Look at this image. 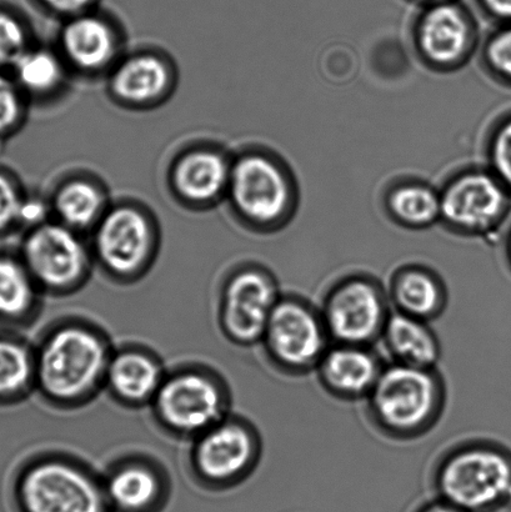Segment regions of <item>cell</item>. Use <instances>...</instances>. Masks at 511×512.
Masks as SVG:
<instances>
[{
	"mask_svg": "<svg viewBox=\"0 0 511 512\" xmlns=\"http://www.w3.org/2000/svg\"><path fill=\"white\" fill-rule=\"evenodd\" d=\"M114 349L92 321H55L34 346L35 391L55 410L85 408L105 389Z\"/></svg>",
	"mask_w": 511,
	"mask_h": 512,
	"instance_id": "1",
	"label": "cell"
},
{
	"mask_svg": "<svg viewBox=\"0 0 511 512\" xmlns=\"http://www.w3.org/2000/svg\"><path fill=\"white\" fill-rule=\"evenodd\" d=\"M370 423L397 441L423 438L438 425L447 405V385L438 368L385 364L367 400Z\"/></svg>",
	"mask_w": 511,
	"mask_h": 512,
	"instance_id": "2",
	"label": "cell"
},
{
	"mask_svg": "<svg viewBox=\"0 0 511 512\" xmlns=\"http://www.w3.org/2000/svg\"><path fill=\"white\" fill-rule=\"evenodd\" d=\"M437 498L467 512L511 509V453L488 440H469L445 451L433 470Z\"/></svg>",
	"mask_w": 511,
	"mask_h": 512,
	"instance_id": "3",
	"label": "cell"
},
{
	"mask_svg": "<svg viewBox=\"0 0 511 512\" xmlns=\"http://www.w3.org/2000/svg\"><path fill=\"white\" fill-rule=\"evenodd\" d=\"M13 500L17 512H112L103 475L58 451L35 455L22 466Z\"/></svg>",
	"mask_w": 511,
	"mask_h": 512,
	"instance_id": "4",
	"label": "cell"
},
{
	"mask_svg": "<svg viewBox=\"0 0 511 512\" xmlns=\"http://www.w3.org/2000/svg\"><path fill=\"white\" fill-rule=\"evenodd\" d=\"M230 406L232 396L222 376L190 364L168 371L149 409L164 433L192 441L232 414Z\"/></svg>",
	"mask_w": 511,
	"mask_h": 512,
	"instance_id": "5",
	"label": "cell"
},
{
	"mask_svg": "<svg viewBox=\"0 0 511 512\" xmlns=\"http://www.w3.org/2000/svg\"><path fill=\"white\" fill-rule=\"evenodd\" d=\"M332 344L319 306L284 293L260 341L268 363L294 378L313 373Z\"/></svg>",
	"mask_w": 511,
	"mask_h": 512,
	"instance_id": "6",
	"label": "cell"
},
{
	"mask_svg": "<svg viewBox=\"0 0 511 512\" xmlns=\"http://www.w3.org/2000/svg\"><path fill=\"white\" fill-rule=\"evenodd\" d=\"M262 454L258 429L242 416L230 414L190 441L189 470L202 488L225 491L249 479Z\"/></svg>",
	"mask_w": 511,
	"mask_h": 512,
	"instance_id": "7",
	"label": "cell"
},
{
	"mask_svg": "<svg viewBox=\"0 0 511 512\" xmlns=\"http://www.w3.org/2000/svg\"><path fill=\"white\" fill-rule=\"evenodd\" d=\"M158 232L145 210L134 204L109 208L94 228V263L120 285L138 283L158 254Z\"/></svg>",
	"mask_w": 511,
	"mask_h": 512,
	"instance_id": "8",
	"label": "cell"
},
{
	"mask_svg": "<svg viewBox=\"0 0 511 512\" xmlns=\"http://www.w3.org/2000/svg\"><path fill=\"white\" fill-rule=\"evenodd\" d=\"M20 259L44 296L53 298L79 293L95 265L92 250L80 234L57 220L30 229Z\"/></svg>",
	"mask_w": 511,
	"mask_h": 512,
	"instance_id": "9",
	"label": "cell"
},
{
	"mask_svg": "<svg viewBox=\"0 0 511 512\" xmlns=\"http://www.w3.org/2000/svg\"><path fill=\"white\" fill-rule=\"evenodd\" d=\"M330 339L373 346L393 313L388 291L374 276L349 274L329 286L319 305Z\"/></svg>",
	"mask_w": 511,
	"mask_h": 512,
	"instance_id": "10",
	"label": "cell"
},
{
	"mask_svg": "<svg viewBox=\"0 0 511 512\" xmlns=\"http://www.w3.org/2000/svg\"><path fill=\"white\" fill-rule=\"evenodd\" d=\"M282 295L278 280L263 266L248 264L234 269L219 291L220 333L240 348L260 345Z\"/></svg>",
	"mask_w": 511,
	"mask_h": 512,
	"instance_id": "11",
	"label": "cell"
},
{
	"mask_svg": "<svg viewBox=\"0 0 511 512\" xmlns=\"http://www.w3.org/2000/svg\"><path fill=\"white\" fill-rule=\"evenodd\" d=\"M290 184L275 160L247 153L232 163L227 195L240 219L258 229L277 227L290 209Z\"/></svg>",
	"mask_w": 511,
	"mask_h": 512,
	"instance_id": "12",
	"label": "cell"
},
{
	"mask_svg": "<svg viewBox=\"0 0 511 512\" xmlns=\"http://www.w3.org/2000/svg\"><path fill=\"white\" fill-rule=\"evenodd\" d=\"M509 193L494 174H464L440 195V218L460 233L488 232L507 212Z\"/></svg>",
	"mask_w": 511,
	"mask_h": 512,
	"instance_id": "13",
	"label": "cell"
},
{
	"mask_svg": "<svg viewBox=\"0 0 511 512\" xmlns=\"http://www.w3.org/2000/svg\"><path fill=\"white\" fill-rule=\"evenodd\" d=\"M112 512H162L170 496V480L157 461L128 455L114 461L103 475Z\"/></svg>",
	"mask_w": 511,
	"mask_h": 512,
	"instance_id": "14",
	"label": "cell"
},
{
	"mask_svg": "<svg viewBox=\"0 0 511 512\" xmlns=\"http://www.w3.org/2000/svg\"><path fill=\"white\" fill-rule=\"evenodd\" d=\"M58 43L68 68L82 74L110 72L119 60L118 29L98 8L63 20Z\"/></svg>",
	"mask_w": 511,
	"mask_h": 512,
	"instance_id": "15",
	"label": "cell"
},
{
	"mask_svg": "<svg viewBox=\"0 0 511 512\" xmlns=\"http://www.w3.org/2000/svg\"><path fill=\"white\" fill-rule=\"evenodd\" d=\"M473 38V19L459 0L425 5L415 25L419 52L434 67L450 68L462 62Z\"/></svg>",
	"mask_w": 511,
	"mask_h": 512,
	"instance_id": "16",
	"label": "cell"
},
{
	"mask_svg": "<svg viewBox=\"0 0 511 512\" xmlns=\"http://www.w3.org/2000/svg\"><path fill=\"white\" fill-rule=\"evenodd\" d=\"M167 373L153 350L142 345H123L113 351L104 391L125 409L150 408Z\"/></svg>",
	"mask_w": 511,
	"mask_h": 512,
	"instance_id": "17",
	"label": "cell"
},
{
	"mask_svg": "<svg viewBox=\"0 0 511 512\" xmlns=\"http://www.w3.org/2000/svg\"><path fill=\"white\" fill-rule=\"evenodd\" d=\"M372 346L333 343L320 360V386L340 401L367 400L384 369Z\"/></svg>",
	"mask_w": 511,
	"mask_h": 512,
	"instance_id": "18",
	"label": "cell"
},
{
	"mask_svg": "<svg viewBox=\"0 0 511 512\" xmlns=\"http://www.w3.org/2000/svg\"><path fill=\"white\" fill-rule=\"evenodd\" d=\"M108 84L110 95L123 107H154L172 92L174 70L157 53H135L118 60L110 70Z\"/></svg>",
	"mask_w": 511,
	"mask_h": 512,
	"instance_id": "19",
	"label": "cell"
},
{
	"mask_svg": "<svg viewBox=\"0 0 511 512\" xmlns=\"http://www.w3.org/2000/svg\"><path fill=\"white\" fill-rule=\"evenodd\" d=\"M232 163L218 150L195 148L184 152L170 170V187L180 202L209 207L227 195Z\"/></svg>",
	"mask_w": 511,
	"mask_h": 512,
	"instance_id": "20",
	"label": "cell"
},
{
	"mask_svg": "<svg viewBox=\"0 0 511 512\" xmlns=\"http://www.w3.org/2000/svg\"><path fill=\"white\" fill-rule=\"evenodd\" d=\"M394 311L432 323L445 313L449 291L444 280L424 265H405L389 280L387 288Z\"/></svg>",
	"mask_w": 511,
	"mask_h": 512,
	"instance_id": "21",
	"label": "cell"
},
{
	"mask_svg": "<svg viewBox=\"0 0 511 512\" xmlns=\"http://www.w3.org/2000/svg\"><path fill=\"white\" fill-rule=\"evenodd\" d=\"M390 363L438 368L442 344L428 321L394 311L380 338Z\"/></svg>",
	"mask_w": 511,
	"mask_h": 512,
	"instance_id": "22",
	"label": "cell"
},
{
	"mask_svg": "<svg viewBox=\"0 0 511 512\" xmlns=\"http://www.w3.org/2000/svg\"><path fill=\"white\" fill-rule=\"evenodd\" d=\"M43 296L22 259L0 256V323H33L42 308Z\"/></svg>",
	"mask_w": 511,
	"mask_h": 512,
	"instance_id": "23",
	"label": "cell"
},
{
	"mask_svg": "<svg viewBox=\"0 0 511 512\" xmlns=\"http://www.w3.org/2000/svg\"><path fill=\"white\" fill-rule=\"evenodd\" d=\"M50 209L57 222L80 234L97 227L108 210L107 197L93 180L73 178L55 190Z\"/></svg>",
	"mask_w": 511,
	"mask_h": 512,
	"instance_id": "24",
	"label": "cell"
},
{
	"mask_svg": "<svg viewBox=\"0 0 511 512\" xmlns=\"http://www.w3.org/2000/svg\"><path fill=\"white\" fill-rule=\"evenodd\" d=\"M35 391L34 346L0 334V404L22 401Z\"/></svg>",
	"mask_w": 511,
	"mask_h": 512,
	"instance_id": "25",
	"label": "cell"
},
{
	"mask_svg": "<svg viewBox=\"0 0 511 512\" xmlns=\"http://www.w3.org/2000/svg\"><path fill=\"white\" fill-rule=\"evenodd\" d=\"M13 68L20 89L34 97H50L63 87L68 65L59 52L30 47Z\"/></svg>",
	"mask_w": 511,
	"mask_h": 512,
	"instance_id": "26",
	"label": "cell"
},
{
	"mask_svg": "<svg viewBox=\"0 0 511 512\" xmlns=\"http://www.w3.org/2000/svg\"><path fill=\"white\" fill-rule=\"evenodd\" d=\"M393 217L408 227H427L440 218V197L424 185H404L389 197Z\"/></svg>",
	"mask_w": 511,
	"mask_h": 512,
	"instance_id": "27",
	"label": "cell"
},
{
	"mask_svg": "<svg viewBox=\"0 0 511 512\" xmlns=\"http://www.w3.org/2000/svg\"><path fill=\"white\" fill-rule=\"evenodd\" d=\"M29 48V33L22 20L0 10V65H14Z\"/></svg>",
	"mask_w": 511,
	"mask_h": 512,
	"instance_id": "28",
	"label": "cell"
},
{
	"mask_svg": "<svg viewBox=\"0 0 511 512\" xmlns=\"http://www.w3.org/2000/svg\"><path fill=\"white\" fill-rule=\"evenodd\" d=\"M493 174L511 192V117L495 130L490 143Z\"/></svg>",
	"mask_w": 511,
	"mask_h": 512,
	"instance_id": "29",
	"label": "cell"
},
{
	"mask_svg": "<svg viewBox=\"0 0 511 512\" xmlns=\"http://www.w3.org/2000/svg\"><path fill=\"white\" fill-rule=\"evenodd\" d=\"M18 84L0 73V134L12 132L23 119L24 103Z\"/></svg>",
	"mask_w": 511,
	"mask_h": 512,
	"instance_id": "30",
	"label": "cell"
},
{
	"mask_svg": "<svg viewBox=\"0 0 511 512\" xmlns=\"http://www.w3.org/2000/svg\"><path fill=\"white\" fill-rule=\"evenodd\" d=\"M485 59L490 70L511 83V24H504L489 40Z\"/></svg>",
	"mask_w": 511,
	"mask_h": 512,
	"instance_id": "31",
	"label": "cell"
},
{
	"mask_svg": "<svg viewBox=\"0 0 511 512\" xmlns=\"http://www.w3.org/2000/svg\"><path fill=\"white\" fill-rule=\"evenodd\" d=\"M23 199L12 180L0 174V232L19 223Z\"/></svg>",
	"mask_w": 511,
	"mask_h": 512,
	"instance_id": "32",
	"label": "cell"
},
{
	"mask_svg": "<svg viewBox=\"0 0 511 512\" xmlns=\"http://www.w3.org/2000/svg\"><path fill=\"white\" fill-rule=\"evenodd\" d=\"M45 13L65 20L97 8L98 0H34Z\"/></svg>",
	"mask_w": 511,
	"mask_h": 512,
	"instance_id": "33",
	"label": "cell"
},
{
	"mask_svg": "<svg viewBox=\"0 0 511 512\" xmlns=\"http://www.w3.org/2000/svg\"><path fill=\"white\" fill-rule=\"evenodd\" d=\"M50 204H45L43 200L38 198L23 199L22 207H20L19 223L37 225L48 222L50 212Z\"/></svg>",
	"mask_w": 511,
	"mask_h": 512,
	"instance_id": "34",
	"label": "cell"
},
{
	"mask_svg": "<svg viewBox=\"0 0 511 512\" xmlns=\"http://www.w3.org/2000/svg\"><path fill=\"white\" fill-rule=\"evenodd\" d=\"M488 17L504 24H511V0H475Z\"/></svg>",
	"mask_w": 511,
	"mask_h": 512,
	"instance_id": "35",
	"label": "cell"
},
{
	"mask_svg": "<svg viewBox=\"0 0 511 512\" xmlns=\"http://www.w3.org/2000/svg\"><path fill=\"white\" fill-rule=\"evenodd\" d=\"M415 512H467L464 511L458 506H455L453 504L448 503V501H445L443 499L435 498L433 500L427 501V503H424L423 505H420L417 511Z\"/></svg>",
	"mask_w": 511,
	"mask_h": 512,
	"instance_id": "36",
	"label": "cell"
},
{
	"mask_svg": "<svg viewBox=\"0 0 511 512\" xmlns=\"http://www.w3.org/2000/svg\"><path fill=\"white\" fill-rule=\"evenodd\" d=\"M410 2L417 3V4L423 5V7H425V5L450 2V0H410Z\"/></svg>",
	"mask_w": 511,
	"mask_h": 512,
	"instance_id": "37",
	"label": "cell"
},
{
	"mask_svg": "<svg viewBox=\"0 0 511 512\" xmlns=\"http://www.w3.org/2000/svg\"><path fill=\"white\" fill-rule=\"evenodd\" d=\"M507 260L511 269V234L507 243Z\"/></svg>",
	"mask_w": 511,
	"mask_h": 512,
	"instance_id": "38",
	"label": "cell"
}]
</instances>
